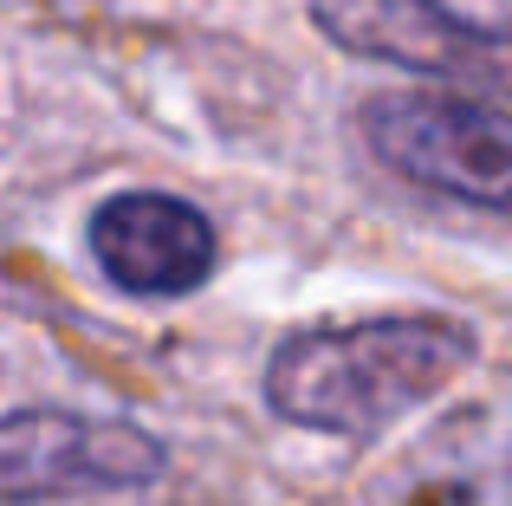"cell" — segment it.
Returning a JSON list of instances; mask_svg holds the SVG:
<instances>
[{
  "instance_id": "cell-5",
  "label": "cell",
  "mask_w": 512,
  "mask_h": 506,
  "mask_svg": "<svg viewBox=\"0 0 512 506\" xmlns=\"http://www.w3.org/2000/svg\"><path fill=\"white\" fill-rule=\"evenodd\" d=\"M85 247L104 286L143 305L201 292L214 279V260H221V234H214L208 208L169 189L104 195L85 221Z\"/></svg>"
},
{
  "instance_id": "cell-6",
  "label": "cell",
  "mask_w": 512,
  "mask_h": 506,
  "mask_svg": "<svg viewBox=\"0 0 512 506\" xmlns=\"http://www.w3.org/2000/svg\"><path fill=\"white\" fill-rule=\"evenodd\" d=\"M448 506H512V448L493 455L474 481H461V494H454Z\"/></svg>"
},
{
  "instance_id": "cell-2",
  "label": "cell",
  "mask_w": 512,
  "mask_h": 506,
  "mask_svg": "<svg viewBox=\"0 0 512 506\" xmlns=\"http://www.w3.org/2000/svg\"><path fill=\"white\" fill-rule=\"evenodd\" d=\"M357 143L396 182L512 228V104L467 91H376L357 104Z\"/></svg>"
},
{
  "instance_id": "cell-3",
  "label": "cell",
  "mask_w": 512,
  "mask_h": 506,
  "mask_svg": "<svg viewBox=\"0 0 512 506\" xmlns=\"http://www.w3.org/2000/svg\"><path fill=\"white\" fill-rule=\"evenodd\" d=\"M312 26L350 59L512 98V0H312Z\"/></svg>"
},
{
  "instance_id": "cell-1",
  "label": "cell",
  "mask_w": 512,
  "mask_h": 506,
  "mask_svg": "<svg viewBox=\"0 0 512 506\" xmlns=\"http://www.w3.org/2000/svg\"><path fill=\"white\" fill-rule=\"evenodd\" d=\"M474 357L480 338L454 312H376L279 338L260 370V396L305 435L376 442L435 403Z\"/></svg>"
},
{
  "instance_id": "cell-4",
  "label": "cell",
  "mask_w": 512,
  "mask_h": 506,
  "mask_svg": "<svg viewBox=\"0 0 512 506\" xmlns=\"http://www.w3.org/2000/svg\"><path fill=\"white\" fill-rule=\"evenodd\" d=\"M169 474L163 435L124 416L7 409L0 416V506H59L143 494Z\"/></svg>"
}]
</instances>
